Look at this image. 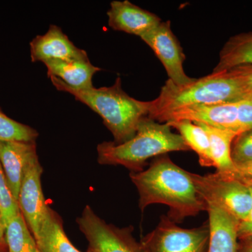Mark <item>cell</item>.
<instances>
[{
	"mask_svg": "<svg viewBox=\"0 0 252 252\" xmlns=\"http://www.w3.org/2000/svg\"><path fill=\"white\" fill-rule=\"evenodd\" d=\"M30 46L32 62L89 59L87 53L74 45L62 29L55 25H51L45 34L34 37Z\"/></svg>",
	"mask_w": 252,
	"mask_h": 252,
	"instance_id": "11",
	"label": "cell"
},
{
	"mask_svg": "<svg viewBox=\"0 0 252 252\" xmlns=\"http://www.w3.org/2000/svg\"><path fill=\"white\" fill-rule=\"evenodd\" d=\"M77 223L89 243V252H145L140 243L132 236V226L119 228L85 207Z\"/></svg>",
	"mask_w": 252,
	"mask_h": 252,
	"instance_id": "8",
	"label": "cell"
},
{
	"mask_svg": "<svg viewBox=\"0 0 252 252\" xmlns=\"http://www.w3.org/2000/svg\"><path fill=\"white\" fill-rule=\"evenodd\" d=\"M231 157L235 166L252 162V129L235 137L232 144Z\"/></svg>",
	"mask_w": 252,
	"mask_h": 252,
	"instance_id": "23",
	"label": "cell"
},
{
	"mask_svg": "<svg viewBox=\"0 0 252 252\" xmlns=\"http://www.w3.org/2000/svg\"><path fill=\"white\" fill-rule=\"evenodd\" d=\"M210 242L208 252H237L240 220L220 207L207 204Z\"/></svg>",
	"mask_w": 252,
	"mask_h": 252,
	"instance_id": "14",
	"label": "cell"
},
{
	"mask_svg": "<svg viewBox=\"0 0 252 252\" xmlns=\"http://www.w3.org/2000/svg\"><path fill=\"white\" fill-rule=\"evenodd\" d=\"M0 209L4 226L20 212L18 203L15 200L8 185L6 175L0 162Z\"/></svg>",
	"mask_w": 252,
	"mask_h": 252,
	"instance_id": "22",
	"label": "cell"
},
{
	"mask_svg": "<svg viewBox=\"0 0 252 252\" xmlns=\"http://www.w3.org/2000/svg\"><path fill=\"white\" fill-rule=\"evenodd\" d=\"M249 189H250V193H251L252 197V186L251 187H248Z\"/></svg>",
	"mask_w": 252,
	"mask_h": 252,
	"instance_id": "30",
	"label": "cell"
},
{
	"mask_svg": "<svg viewBox=\"0 0 252 252\" xmlns=\"http://www.w3.org/2000/svg\"><path fill=\"white\" fill-rule=\"evenodd\" d=\"M158 58L169 77L176 86L187 85L194 79L187 75L183 64L186 56L180 43L173 34L170 21L162 22L152 31L140 36Z\"/></svg>",
	"mask_w": 252,
	"mask_h": 252,
	"instance_id": "10",
	"label": "cell"
},
{
	"mask_svg": "<svg viewBox=\"0 0 252 252\" xmlns=\"http://www.w3.org/2000/svg\"><path fill=\"white\" fill-rule=\"evenodd\" d=\"M199 193L207 204H213L242 221L252 210V197L248 186L215 172L206 175L192 173Z\"/></svg>",
	"mask_w": 252,
	"mask_h": 252,
	"instance_id": "6",
	"label": "cell"
},
{
	"mask_svg": "<svg viewBox=\"0 0 252 252\" xmlns=\"http://www.w3.org/2000/svg\"><path fill=\"white\" fill-rule=\"evenodd\" d=\"M130 177L138 190L142 212L149 205L162 204L169 207L167 217L176 223L207 211L192 172L176 165L167 154L156 158L147 170L131 172Z\"/></svg>",
	"mask_w": 252,
	"mask_h": 252,
	"instance_id": "1",
	"label": "cell"
},
{
	"mask_svg": "<svg viewBox=\"0 0 252 252\" xmlns=\"http://www.w3.org/2000/svg\"><path fill=\"white\" fill-rule=\"evenodd\" d=\"M37 131L31 126L10 119L0 109V141L35 142Z\"/></svg>",
	"mask_w": 252,
	"mask_h": 252,
	"instance_id": "21",
	"label": "cell"
},
{
	"mask_svg": "<svg viewBox=\"0 0 252 252\" xmlns=\"http://www.w3.org/2000/svg\"><path fill=\"white\" fill-rule=\"evenodd\" d=\"M167 124L180 132L179 134L182 136L190 150L191 149L198 154L199 162L201 166L215 167L210 140L201 126L187 120L177 121Z\"/></svg>",
	"mask_w": 252,
	"mask_h": 252,
	"instance_id": "19",
	"label": "cell"
},
{
	"mask_svg": "<svg viewBox=\"0 0 252 252\" xmlns=\"http://www.w3.org/2000/svg\"><path fill=\"white\" fill-rule=\"evenodd\" d=\"M5 238L8 252H41L21 212L5 227Z\"/></svg>",
	"mask_w": 252,
	"mask_h": 252,
	"instance_id": "20",
	"label": "cell"
},
{
	"mask_svg": "<svg viewBox=\"0 0 252 252\" xmlns=\"http://www.w3.org/2000/svg\"><path fill=\"white\" fill-rule=\"evenodd\" d=\"M242 66H252V32L233 36L225 43L213 72Z\"/></svg>",
	"mask_w": 252,
	"mask_h": 252,
	"instance_id": "18",
	"label": "cell"
},
{
	"mask_svg": "<svg viewBox=\"0 0 252 252\" xmlns=\"http://www.w3.org/2000/svg\"><path fill=\"white\" fill-rule=\"evenodd\" d=\"M47 68L49 77H54L62 81L66 85L77 90L92 89L93 77L101 71L94 66L90 60L74 61H48L44 63Z\"/></svg>",
	"mask_w": 252,
	"mask_h": 252,
	"instance_id": "15",
	"label": "cell"
},
{
	"mask_svg": "<svg viewBox=\"0 0 252 252\" xmlns=\"http://www.w3.org/2000/svg\"><path fill=\"white\" fill-rule=\"evenodd\" d=\"M208 221L198 228H183L162 215L157 228L141 240L145 252H208Z\"/></svg>",
	"mask_w": 252,
	"mask_h": 252,
	"instance_id": "7",
	"label": "cell"
},
{
	"mask_svg": "<svg viewBox=\"0 0 252 252\" xmlns=\"http://www.w3.org/2000/svg\"><path fill=\"white\" fill-rule=\"evenodd\" d=\"M237 252H252V236L239 238Z\"/></svg>",
	"mask_w": 252,
	"mask_h": 252,
	"instance_id": "27",
	"label": "cell"
},
{
	"mask_svg": "<svg viewBox=\"0 0 252 252\" xmlns=\"http://www.w3.org/2000/svg\"><path fill=\"white\" fill-rule=\"evenodd\" d=\"M35 154L36 142L0 141V162L10 190L17 203L25 169Z\"/></svg>",
	"mask_w": 252,
	"mask_h": 252,
	"instance_id": "13",
	"label": "cell"
},
{
	"mask_svg": "<svg viewBox=\"0 0 252 252\" xmlns=\"http://www.w3.org/2000/svg\"><path fill=\"white\" fill-rule=\"evenodd\" d=\"M248 236H252V222L242 220L238 227V239Z\"/></svg>",
	"mask_w": 252,
	"mask_h": 252,
	"instance_id": "26",
	"label": "cell"
},
{
	"mask_svg": "<svg viewBox=\"0 0 252 252\" xmlns=\"http://www.w3.org/2000/svg\"><path fill=\"white\" fill-rule=\"evenodd\" d=\"M194 123V122H193ZM201 126L209 137L212 159L217 172L228 174L235 170L231 157V147L236 134L229 130L217 128L203 123L195 122Z\"/></svg>",
	"mask_w": 252,
	"mask_h": 252,
	"instance_id": "17",
	"label": "cell"
},
{
	"mask_svg": "<svg viewBox=\"0 0 252 252\" xmlns=\"http://www.w3.org/2000/svg\"><path fill=\"white\" fill-rule=\"evenodd\" d=\"M252 95L250 89L231 70L212 72L182 86L168 79L157 98L149 101L148 117L157 122L164 114L177 109L234 102Z\"/></svg>",
	"mask_w": 252,
	"mask_h": 252,
	"instance_id": "2",
	"label": "cell"
},
{
	"mask_svg": "<svg viewBox=\"0 0 252 252\" xmlns=\"http://www.w3.org/2000/svg\"><path fill=\"white\" fill-rule=\"evenodd\" d=\"M181 120L203 123L240 135L252 129V95L234 102L177 109L164 114L157 122L169 123Z\"/></svg>",
	"mask_w": 252,
	"mask_h": 252,
	"instance_id": "5",
	"label": "cell"
},
{
	"mask_svg": "<svg viewBox=\"0 0 252 252\" xmlns=\"http://www.w3.org/2000/svg\"><path fill=\"white\" fill-rule=\"evenodd\" d=\"M49 78L56 89L72 94L97 113L112 132L116 144H123L132 138L141 120L149 116V102L137 100L126 94L119 77L112 86L86 90H77L57 78Z\"/></svg>",
	"mask_w": 252,
	"mask_h": 252,
	"instance_id": "3",
	"label": "cell"
},
{
	"mask_svg": "<svg viewBox=\"0 0 252 252\" xmlns=\"http://www.w3.org/2000/svg\"><path fill=\"white\" fill-rule=\"evenodd\" d=\"M0 252H8L6 238H5V226L3 223L1 216V209H0Z\"/></svg>",
	"mask_w": 252,
	"mask_h": 252,
	"instance_id": "28",
	"label": "cell"
},
{
	"mask_svg": "<svg viewBox=\"0 0 252 252\" xmlns=\"http://www.w3.org/2000/svg\"><path fill=\"white\" fill-rule=\"evenodd\" d=\"M43 168L37 154L32 157L24 170L18 205L34 239L39 234L50 208L41 187Z\"/></svg>",
	"mask_w": 252,
	"mask_h": 252,
	"instance_id": "9",
	"label": "cell"
},
{
	"mask_svg": "<svg viewBox=\"0 0 252 252\" xmlns=\"http://www.w3.org/2000/svg\"><path fill=\"white\" fill-rule=\"evenodd\" d=\"M238 77L252 93V66H242L228 69Z\"/></svg>",
	"mask_w": 252,
	"mask_h": 252,
	"instance_id": "25",
	"label": "cell"
},
{
	"mask_svg": "<svg viewBox=\"0 0 252 252\" xmlns=\"http://www.w3.org/2000/svg\"><path fill=\"white\" fill-rule=\"evenodd\" d=\"M109 27L114 31L142 36L157 28L162 20L157 15L130 1H113L107 11Z\"/></svg>",
	"mask_w": 252,
	"mask_h": 252,
	"instance_id": "12",
	"label": "cell"
},
{
	"mask_svg": "<svg viewBox=\"0 0 252 252\" xmlns=\"http://www.w3.org/2000/svg\"><path fill=\"white\" fill-rule=\"evenodd\" d=\"M222 175L238 180L239 182H242L248 187H251L252 186V162L245 165L235 166V170L233 172L228 174H222Z\"/></svg>",
	"mask_w": 252,
	"mask_h": 252,
	"instance_id": "24",
	"label": "cell"
},
{
	"mask_svg": "<svg viewBox=\"0 0 252 252\" xmlns=\"http://www.w3.org/2000/svg\"><path fill=\"white\" fill-rule=\"evenodd\" d=\"M189 150L182 136L172 132L167 123L160 124L147 117L141 120L135 135L127 142L99 144L97 161L101 165H122L131 172H141L152 158Z\"/></svg>",
	"mask_w": 252,
	"mask_h": 252,
	"instance_id": "4",
	"label": "cell"
},
{
	"mask_svg": "<svg viewBox=\"0 0 252 252\" xmlns=\"http://www.w3.org/2000/svg\"><path fill=\"white\" fill-rule=\"evenodd\" d=\"M35 240L41 252H81L69 241L61 217L51 208Z\"/></svg>",
	"mask_w": 252,
	"mask_h": 252,
	"instance_id": "16",
	"label": "cell"
},
{
	"mask_svg": "<svg viewBox=\"0 0 252 252\" xmlns=\"http://www.w3.org/2000/svg\"><path fill=\"white\" fill-rule=\"evenodd\" d=\"M246 220V221L252 222V210L251 212H250V215H249L248 218H247V220Z\"/></svg>",
	"mask_w": 252,
	"mask_h": 252,
	"instance_id": "29",
	"label": "cell"
}]
</instances>
